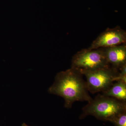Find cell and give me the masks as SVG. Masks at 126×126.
<instances>
[{
	"label": "cell",
	"mask_w": 126,
	"mask_h": 126,
	"mask_svg": "<svg viewBox=\"0 0 126 126\" xmlns=\"http://www.w3.org/2000/svg\"><path fill=\"white\" fill-rule=\"evenodd\" d=\"M83 76L79 70L72 68L59 72L48 92L63 97L65 101L64 107L67 108H71L77 101L90 102L93 98Z\"/></svg>",
	"instance_id": "6da1fadb"
},
{
	"label": "cell",
	"mask_w": 126,
	"mask_h": 126,
	"mask_svg": "<svg viewBox=\"0 0 126 126\" xmlns=\"http://www.w3.org/2000/svg\"><path fill=\"white\" fill-rule=\"evenodd\" d=\"M80 119L91 115L97 119L111 122L114 118L126 111V101L98 94L82 109Z\"/></svg>",
	"instance_id": "7a4b0ae2"
},
{
	"label": "cell",
	"mask_w": 126,
	"mask_h": 126,
	"mask_svg": "<svg viewBox=\"0 0 126 126\" xmlns=\"http://www.w3.org/2000/svg\"><path fill=\"white\" fill-rule=\"evenodd\" d=\"M79 71L86 77L88 90L93 94L102 93L108 90L119 73L118 70L111 66L94 70Z\"/></svg>",
	"instance_id": "3957f363"
},
{
	"label": "cell",
	"mask_w": 126,
	"mask_h": 126,
	"mask_svg": "<svg viewBox=\"0 0 126 126\" xmlns=\"http://www.w3.org/2000/svg\"><path fill=\"white\" fill-rule=\"evenodd\" d=\"M110 66L102 48L95 49H84L73 56L71 68L79 70H94Z\"/></svg>",
	"instance_id": "277c9868"
},
{
	"label": "cell",
	"mask_w": 126,
	"mask_h": 126,
	"mask_svg": "<svg viewBox=\"0 0 126 126\" xmlns=\"http://www.w3.org/2000/svg\"><path fill=\"white\" fill-rule=\"evenodd\" d=\"M126 32L119 26L108 28L94 40L88 48L95 49L126 44Z\"/></svg>",
	"instance_id": "5b68a950"
},
{
	"label": "cell",
	"mask_w": 126,
	"mask_h": 126,
	"mask_svg": "<svg viewBox=\"0 0 126 126\" xmlns=\"http://www.w3.org/2000/svg\"><path fill=\"white\" fill-rule=\"evenodd\" d=\"M102 48L108 63L111 67L118 70L126 64V44Z\"/></svg>",
	"instance_id": "8992f818"
},
{
	"label": "cell",
	"mask_w": 126,
	"mask_h": 126,
	"mask_svg": "<svg viewBox=\"0 0 126 126\" xmlns=\"http://www.w3.org/2000/svg\"><path fill=\"white\" fill-rule=\"evenodd\" d=\"M102 94L126 101V83L121 81H117Z\"/></svg>",
	"instance_id": "52a82bcc"
},
{
	"label": "cell",
	"mask_w": 126,
	"mask_h": 126,
	"mask_svg": "<svg viewBox=\"0 0 126 126\" xmlns=\"http://www.w3.org/2000/svg\"><path fill=\"white\" fill-rule=\"evenodd\" d=\"M111 122L115 126H126V111L117 115Z\"/></svg>",
	"instance_id": "ba28073f"
},
{
	"label": "cell",
	"mask_w": 126,
	"mask_h": 126,
	"mask_svg": "<svg viewBox=\"0 0 126 126\" xmlns=\"http://www.w3.org/2000/svg\"><path fill=\"white\" fill-rule=\"evenodd\" d=\"M23 126H27V125H26L25 124H24H24H23Z\"/></svg>",
	"instance_id": "9c48e42d"
}]
</instances>
